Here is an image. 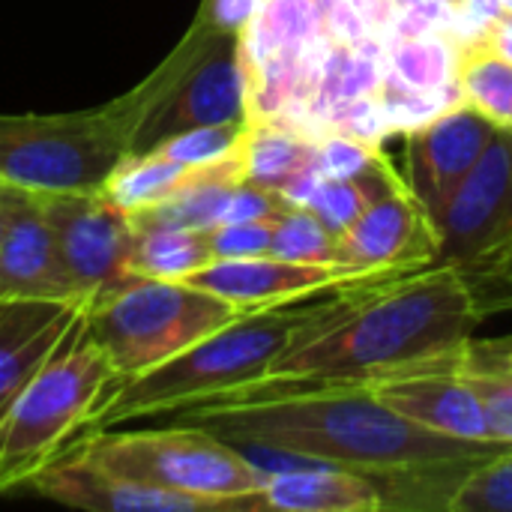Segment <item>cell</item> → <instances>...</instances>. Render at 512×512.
Wrapping results in <instances>:
<instances>
[{"label": "cell", "instance_id": "39", "mask_svg": "<svg viewBox=\"0 0 512 512\" xmlns=\"http://www.w3.org/2000/svg\"><path fill=\"white\" fill-rule=\"evenodd\" d=\"M3 186H6V183H3V180H0V189H3Z\"/></svg>", "mask_w": 512, "mask_h": 512}, {"label": "cell", "instance_id": "15", "mask_svg": "<svg viewBox=\"0 0 512 512\" xmlns=\"http://www.w3.org/2000/svg\"><path fill=\"white\" fill-rule=\"evenodd\" d=\"M27 489L45 501L87 512H213L207 501L126 480L69 447L36 471Z\"/></svg>", "mask_w": 512, "mask_h": 512}, {"label": "cell", "instance_id": "21", "mask_svg": "<svg viewBox=\"0 0 512 512\" xmlns=\"http://www.w3.org/2000/svg\"><path fill=\"white\" fill-rule=\"evenodd\" d=\"M213 261L207 231L180 225H135V246L129 255L132 276L186 282Z\"/></svg>", "mask_w": 512, "mask_h": 512}, {"label": "cell", "instance_id": "29", "mask_svg": "<svg viewBox=\"0 0 512 512\" xmlns=\"http://www.w3.org/2000/svg\"><path fill=\"white\" fill-rule=\"evenodd\" d=\"M246 126H249V120L183 129V132L168 135L165 141H159L153 150L165 153L168 159H174V162H180L186 168L210 165V162H219V159L231 156L240 147V141L246 135Z\"/></svg>", "mask_w": 512, "mask_h": 512}, {"label": "cell", "instance_id": "36", "mask_svg": "<svg viewBox=\"0 0 512 512\" xmlns=\"http://www.w3.org/2000/svg\"><path fill=\"white\" fill-rule=\"evenodd\" d=\"M18 195H21V189H18V186H9V183L0 189V246H3V240H6V231H9V222H12Z\"/></svg>", "mask_w": 512, "mask_h": 512}, {"label": "cell", "instance_id": "3", "mask_svg": "<svg viewBox=\"0 0 512 512\" xmlns=\"http://www.w3.org/2000/svg\"><path fill=\"white\" fill-rule=\"evenodd\" d=\"M195 15L180 45L129 93L87 111L0 114V180L27 192L102 189L111 171L132 153L147 111L171 90L210 36Z\"/></svg>", "mask_w": 512, "mask_h": 512}, {"label": "cell", "instance_id": "30", "mask_svg": "<svg viewBox=\"0 0 512 512\" xmlns=\"http://www.w3.org/2000/svg\"><path fill=\"white\" fill-rule=\"evenodd\" d=\"M381 156H384L381 147H372V144H363L357 138L330 132L315 147V168L327 180H345V177H357V174L369 171Z\"/></svg>", "mask_w": 512, "mask_h": 512}, {"label": "cell", "instance_id": "19", "mask_svg": "<svg viewBox=\"0 0 512 512\" xmlns=\"http://www.w3.org/2000/svg\"><path fill=\"white\" fill-rule=\"evenodd\" d=\"M318 138L291 123L288 117H258L249 120L243 135V174L249 183L279 192L294 174L315 162Z\"/></svg>", "mask_w": 512, "mask_h": 512}, {"label": "cell", "instance_id": "20", "mask_svg": "<svg viewBox=\"0 0 512 512\" xmlns=\"http://www.w3.org/2000/svg\"><path fill=\"white\" fill-rule=\"evenodd\" d=\"M512 342H471L450 351V369L477 396L489 438L512 447Z\"/></svg>", "mask_w": 512, "mask_h": 512}, {"label": "cell", "instance_id": "5", "mask_svg": "<svg viewBox=\"0 0 512 512\" xmlns=\"http://www.w3.org/2000/svg\"><path fill=\"white\" fill-rule=\"evenodd\" d=\"M69 450L126 480L207 501L213 512H246V498L267 477L234 444L186 423L141 432H123L120 426L87 432Z\"/></svg>", "mask_w": 512, "mask_h": 512}, {"label": "cell", "instance_id": "24", "mask_svg": "<svg viewBox=\"0 0 512 512\" xmlns=\"http://www.w3.org/2000/svg\"><path fill=\"white\" fill-rule=\"evenodd\" d=\"M456 60L459 45L444 30L396 36L387 45V75L417 90H432L456 81Z\"/></svg>", "mask_w": 512, "mask_h": 512}, {"label": "cell", "instance_id": "25", "mask_svg": "<svg viewBox=\"0 0 512 512\" xmlns=\"http://www.w3.org/2000/svg\"><path fill=\"white\" fill-rule=\"evenodd\" d=\"M270 255L297 264H339V237L312 210L288 207L273 222Z\"/></svg>", "mask_w": 512, "mask_h": 512}, {"label": "cell", "instance_id": "11", "mask_svg": "<svg viewBox=\"0 0 512 512\" xmlns=\"http://www.w3.org/2000/svg\"><path fill=\"white\" fill-rule=\"evenodd\" d=\"M498 126L459 102L432 123L405 135L408 141V189L438 225L447 201L477 165Z\"/></svg>", "mask_w": 512, "mask_h": 512}, {"label": "cell", "instance_id": "9", "mask_svg": "<svg viewBox=\"0 0 512 512\" xmlns=\"http://www.w3.org/2000/svg\"><path fill=\"white\" fill-rule=\"evenodd\" d=\"M39 195L54 225L75 297L90 303L135 279L129 270L135 222L126 210H120L102 189Z\"/></svg>", "mask_w": 512, "mask_h": 512}, {"label": "cell", "instance_id": "6", "mask_svg": "<svg viewBox=\"0 0 512 512\" xmlns=\"http://www.w3.org/2000/svg\"><path fill=\"white\" fill-rule=\"evenodd\" d=\"M114 381L117 372L87 336L81 315L0 420V492L24 489L36 471L63 453Z\"/></svg>", "mask_w": 512, "mask_h": 512}, {"label": "cell", "instance_id": "2", "mask_svg": "<svg viewBox=\"0 0 512 512\" xmlns=\"http://www.w3.org/2000/svg\"><path fill=\"white\" fill-rule=\"evenodd\" d=\"M483 324L453 264L399 267L339 288L255 384H357L438 357Z\"/></svg>", "mask_w": 512, "mask_h": 512}, {"label": "cell", "instance_id": "14", "mask_svg": "<svg viewBox=\"0 0 512 512\" xmlns=\"http://www.w3.org/2000/svg\"><path fill=\"white\" fill-rule=\"evenodd\" d=\"M450 351L363 384H369L387 408L417 426L465 441H492L477 396L450 369Z\"/></svg>", "mask_w": 512, "mask_h": 512}, {"label": "cell", "instance_id": "26", "mask_svg": "<svg viewBox=\"0 0 512 512\" xmlns=\"http://www.w3.org/2000/svg\"><path fill=\"white\" fill-rule=\"evenodd\" d=\"M444 510L453 512H512V450L483 459L462 471Z\"/></svg>", "mask_w": 512, "mask_h": 512}, {"label": "cell", "instance_id": "12", "mask_svg": "<svg viewBox=\"0 0 512 512\" xmlns=\"http://www.w3.org/2000/svg\"><path fill=\"white\" fill-rule=\"evenodd\" d=\"M438 255V234L408 183L378 195L357 222L339 234V264L357 273L423 267Z\"/></svg>", "mask_w": 512, "mask_h": 512}, {"label": "cell", "instance_id": "4", "mask_svg": "<svg viewBox=\"0 0 512 512\" xmlns=\"http://www.w3.org/2000/svg\"><path fill=\"white\" fill-rule=\"evenodd\" d=\"M318 309L321 303L300 309H285V303H279L270 309L237 315L231 324L189 345L171 360L141 375L114 381L93 405L75 438L87 432L117 429L144 417H171L189 405L261 381Z\"/></svg>", "mask_w": 512, "mask_h": 512}, {"label": "cell", "instance_id": "34", "mask_svg": "<svg viewBox=\"0 0 512 512\" xmlns=\"http://www.w3.org/2000/svg\"><path fill=\"white\" fill-rule=\"evenodd\" d=\"M324 180H327V177H324V174L315 168V162H312L309 168H303L300 174H294V177L279 189V198H282L288 207H303V210H309Z\"/></svg>", "mask_w": 512, "mask_h": 512}, {"label": "cell", "instance_id": "10", "mask_svg": "<svg viewBox=\"0 0 512 512\" xmlns=\"http://www.w3.org/2000/svg\"><path fill=\"white\" fill-rule=\"evenodd\" d=\"M438 264H468L512 237V129H498L447 201L438 225Z\"/></svg>", "mask_w": 512, "mask_h": 512}, {"label": "cell", "instance_id": "32", "mask_svg": "<svg viewBox=\"0 0 512 512\" xmlns=\"http://www.w3.org/2000/svg\"><path fill=\"white\" fill-rule=\"evenodd\" d=\"M285 210H288V204L279 198V192L243 180V183H237L228 192V201L222 207L219 225H231V222H276Z\"/></svg>", "mask_w": 512, "mask_h": 512}, {"label": "cell", "instance_id": "22", "mask_svg": "<svg viewBox=\"0 0 512 512\" xmlns=\"http://www.w3.org/2000/svg\"><path fill=\"white\" fill-rule=\"evenodd\" d=\"M456 84L462 102L492 120L498 129H512V63L498 57L483 39L459 45Z\"/></svg>", "mask_w": 512, "mask_h": 512}, {"label": "cell", "instance_id": "7", "mask_svg": "<svg viewBox=\"0 0 512 512\" xmlns=\"http://www.w3.org/2000/svg\"><path fill=\"white\" fill-rule=\"evenodd\" d=\"M237 315L243 309L189 282L135 276L123 288L87 303L84 330L120 381L171 360Z\"/></svg>", "mask_w": 512, "mask_h": 512}, {"label": "cell", "instance_id": "38", "mask_svg": "<svg viewBox=\"0 0 512 512\" xmlns=\"http://www.w3.org/2000/svg\"><path fill=\"white\" fill-rule=\"evenodd\" d=\"M504 3V12H512V0H501Z\"/></svg>", "mask_w": 512, "mask_h": 512}, {"label": "cell", "instance_id": "13", "mask_svg": "<svg viewBox=\"0 0 512 512\" xmlns=\"http://www.w3.org/2000/svg\"><path fill=\"white\" fill-rule=\"evenodd\" d=\"M369 276L378 273H357L342 264H297L273 255H258V258H213L186 282L228 300L243 312H255L279 303H294L318 291H333L339 285H351Z\"/></svg>", "mask_w": 512, "mask_h": 512}, {"label": "cell", "instance_id": "35", "mask_svg": "<svg viewBox=\"0 0 512 512\" xmlns=\"http://www.w3.org/2000/svg\"><path fill=\"white\" fill-rule=\"evenodd\" d=\"M483 42H486L498 57H504V60H510L512 63V12H504V15L486 30Z\"/></svg>", "mask_w": 512, "mask_h": 512}, {"label": "cell", "instance_id": "23", "mask_svg": "<svg viewBox=\"0 0 512 512\" xmlns=\"http://www.w3.org/2000/svg\"><path fill=\"white\" fill-rule=\"evenodd\" d=\"M189 174L186 165L168 159L159 150H144V153H129L105 180L102 192L129 216L165 201Z\"/></svg>", "mask_w": 512, "mask_h": 512}, {"label": "cell", "instance_id": "31", "mask_svg": "<svg viewBox=\"0 0 512 512\" xmlns=\"http://www.w3.org/2000/svg\"><path fill=\"white\" fill-rule=\"evenodd\" d=\"M273 222H231L207 231L213 258H258L270 255Z\"/></svg>", "mask_w": 512, "mask_h": 512}, {"label": "cell", "instance_id": "28", "mask_svg": "<svg viewBox=\"0 0 512 512\" xmlns=\"http://www.w3.org/2000/svg\"><path fill=\"white\" fill-rule=\"evenodd\" d=\"M459 273L474 297V306L480 318L486 321L489 315L510 312L512 309V237L501 243L498 249L459 264Z\"/></svg>", "mask_w": 512, "mask_h": 512}, {"label": "cell", "instance_id": "33", "mask_svg": "<svg viewBox=\"0 0 512 512\" xmlns=\"http://www.w3.org/2000/svg\"><path fill=\"white\" fill-rule=\"evenodd\" d=\"M264 0H204L198 18L222 33H246L252 18L261 12Z\"/></svg>", "mask_w": 512, "mask_h": 512}, {"label": "cell", "instance_id": "18", "mask_svg": "<svg viewBox=\"0 0 512 512\" xmlns=\"http://www.w3.org/2000/svg\"><path fill=\"white\" fill-rule=\"evenodd\" d=\"M387 501L369 474L333 465H297L264 477V486L246 498V512H375Z\"/></svg>", "mask_w": 512, "mask_h": 512}, {"label": "cell", "instance_id": "16", "mask_svg": "<svg viewBox=\"0 0 512 512\" xmlns=\"http://www.w3.org/2000/svg\"><path fill=\"white\" fill-rule=\"evenodd\" d=\"M84 300H0V420L84 315Z\"/></svg>", "mask_w": 512, "mask_h": 512}, {"label": "cell", "instance_id": "37", "mask_svg": "<svg viewBox=\"0 0 512 512\" xmlns=\"http://www.w3.org/2000/svg\"><path fill=\"white\" fill-rule=\"evenodd\" d=\"M390 3H393V6L399 9V6H411V3H420V0H390Z\"/></svg>", "mask_w": 512, "mask_h": 512}, {"label": "cell", "instance_id": "40", "mask_svg": "<svg viewBox=\"0 0 512 512\" xmlns=\"http://www.w3.org/2000/svg\"><path fill=\"white\" fill-rule=\"evenodd\" d=\"M510 360H512V348H510Z\"/></svg>", "mask_w": 512, "mask_h": 512}, {"label": "cell", "instance_id": "17", "mask_svg": "<svg viewBox=\"0 0 512 512\" xmlns=\"http://www.w3.org/2000/svg\"><path fill=\"white\" fill-rule=\"evenodd\" d=\"M81 300L66 276L42 195L21 189L0 246V300Z\"/></svg>", "mask_w": 512, "mask_h": 512}, {"label": "cell", "instance_id": "1", "mask_svg": "<svg viewBox=\"0 0 512 512\" xmlns=\"http://www.w3.org/2000/svg\"><path fill=\"white\" fill-rule=\"evenodd\" d=\"M234 447H264L357 474H444L512 450L417 426L369 384H249L171 414Z\"/></svg>", "mask_w": 512, "mask_h": 512}, {"label": "cell", "instance_id": "8", "mask_svg": "<svg viewBox=\"0 0 512 512\" xmlns=\"http://www.w3.org/2000/svg\"><path fill=\"white\" fill-rule=\"evenodd\" d=\"M249 78L243 33L210 30L198 57L141 120L132 153L153 150L183 129L249 120Z\"/></svg>", "mask_w": 512, "mask_h": 512}, {"label": "cell", "instance_id": "27", "mask_svg": "<svg viewBox=\"0 0 512 512\" xmlns=\"http://www.w3.org/2000/svg\"><path fill=\"white\" fill-rule=\"evenodd\" d=\"M378 96L384 102L390 129L402 132V135L432 123L435 117H441L444 111H450L453 105L462 102V93H459L456 81H450L444 87H432V90H417V87L399 84L387 72H384V84H381Z\"/></svg>", "mask_w": 512, "mask_h": 512}]
</instances>
